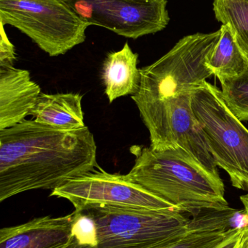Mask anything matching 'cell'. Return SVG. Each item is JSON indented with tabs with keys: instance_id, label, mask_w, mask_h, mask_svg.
<instances>
[{
	"instance_id": "cell-1",
	"label": "cell",
	"mask_w": 248,
	"mask_h": 248,
	"mask_svg": "<svg viewBox=\"0 0 248 248\" xmlns=\"http://www.w3.org/2000/svg\"><path fill=\"white\" fill-rule=\"evenodd\" d=\"M96 141L88 127L66 130L23 120L0 130V202L51 189L95 170Z\"/></svg>"
},
{
	"instance_id": "cell-2",
	"label": "cell",
	"mask_w": 248,
	"mask_h": 248,
	"mask_svg": "<svg viewBox=\"0 0 248 248\" xmlns=\"http://www.w3.org/2000/svg\"><path fill=\"white\" fill-rule=\"evenodd\" d=\"M71 232L64 248H162L189 232L177 210H138L87 205L71 213Z\"/></svg>"
},
{
	"instance_id": "cell-3",
	"label": "cell",
	"mask_w": 248,
	"mask_h": 248,
	"mask_svg": "<svg viewBox=\"0 0 248 248\" xmlns=\"http://www.w3.org/2000/svg\"><path fill=\"white\" fill-rule=\"evenodd\" d=\"M131 153L135 163L126 177L182 214L229 206L220 176L210 173L184 149L132 146Z\"/></svg>"
},
{
	"instance_id": "cell-4",
	"label": "cell",
	"mask_w": 248,
	"mask_h": 248,
	"mask_svg": "<svg viewBox=\"0 0 248 248\" xmlns=\"http://www.w3.org/2000/svg\"><path fill=\"white\" fill-rule=\"evenodd\" d=\"M191 106L217 166L233 186L248 191V130L226 104L221 90L205 81L192 93Z\"/></svg>"
},
{
	"instance_id": "cell-5",
	"label": "cell",
	"mask_w": 248,
	"mask_h": 248,
	"mask_svg": "<svg viewBox=\"0 0 248 248\" xmlns=\"http://www.w3.org/2000/svg\"><path fill=\"white\" fill-rule=\"evenodd\" d=\"M221 35L220 29L185 36L158 61L141 68L139 89L132 100H158L200 87L214 75L207 63Z\"/></svg>"
},
{
	"instance_id": "cell-6",
	"label": "cell",
	"mask_w": 248,
	"mask_h": 248,
	"mask_svg": "<svg viewBox=\"0 0 248 248\" xmlns=\"http://www.w3.org/2000/svg\"><path fill=\"white\" fill-rule=\"evenodd\" d=\"M0 22L20 30L50 57L83 43L90 26L60 0H0Z\"/></svg>"
},
{
	"instance_id": "cell-7",
	"label": "cell",
	"mask_w": 248,
	"mask_h": 248,
	"mask_svg": "<svg viewBox=\"0 0 248 248\" xmlns=\"http://www.w3.org/2000/svg\"><path fill=\"white\" fill-rule=\"evenodd\" d=\"M195 90L135 103L149 131L151 149L163 150L182 147L210 173L219 176L216 163L210 153L205 136L191 106V97Z\"/></svg>"
},
{
	"instance_id": "cell-8",
	"label": "cell",
	"mask_w": 248,
	"mask_h": 248,
	"mask_svg": "<svg viewBox=\"0 0 248 248\" xmlns=\"http://www.w3.org/2000/svg\"><path fill=\"white\" fill-rule=\"evenodd\" d=\"M89 26L136 39L168 24L167 0H60Z\"/></svg>"
},
{
	"instance_id": "cell-9",
	"label": "cell",
	"mask_w": 248,
	"mask_h": 248,
	"mask_svg": "<svg viewBox=\"0 0 248 248\" xmlns=\"http://www.w3.org/2000/svg\"><path fill=\"white\" fill-rule=\"evenodd\" d=\"M50 196L67 200L75 209L104 205L138 210H177L130 181L125 175L103 170H94L70 179L52 190Z\"/></svg>"
},
{
	"instance_id": "cell-10",
	"label": "cell",
	"mask_w": 248,
	"mask_h": 248,
	"mask_svg": "<svg viewBox=\"0 0 248 248\" xmlns=\"http://www.w3.org/2000/svg\"><path fill=\"white\" fill-rule=\"evenodd\" d=\"M27 70L0 65V130L15 126L30 115L41 94Z\"/></svg>"
},
{
	"instance_id": "cell-11",
	"label": "cell",
	"mask_w": 248,
	"mask_h": 248,
	"mask_svg": "<svg viewBox=\"0 0 248 248\" xmlns=\"http://www.w3.org/2000/svg\"><path fill=\"white\" fill-rule=\"evenodd\" d=\"M72 215L43 217L0 230V248H64L69 241Z\"/></svg>"
},
{
	"instance_id": "cell-12",
	"label": "cell",
	"mask_w": 248,
	"mask_h": 248,
	"mask_svg": "<svg viewBox=\"0 0 248 248\" xmlns=\"http://www.w3.org/2000/svg\"><path fill=\"white\" fill-rule=\"evenodd\" d=\"M138 58L128 42L120 50L108 54L102 65L101 78L109 103L138 91L141 73L137 68Z\"/></svg>"
},
{
	"instance_id": "cell-13",
	"label": "cell",
	"mask_w": 248,
	"mask_h": 248,
	"mask_svg": "<svg viewBox=\"0 0 248 248\" xmlns=\"http://www.w3.org/2000/svg\"><path fill=\"white\" fill-rule=\"evenodd\" d=\"M83 97L77 93H41L30 115L36 122L50 126L80 129L86 126L82 108Z\"/></svg>"
},
{
	"instance_id": "cell-14",
	"label": "cell",
	"mask_w": 248,
	"mask_h": 248,
	"mask_svg": "<svg viewBox=\"0 0 248 248\" xmlns=\"http://www.w3.org/2000/svg\"><path fill=\"white\" fill-rule=\"evenodd\" d=\"M221 31L219 42L207 64L219 80L239 77L248 69V59L237 45L230 26L223 24Z\"/></svg>"
},
{
	"instance_id": "cell-15",
	"label": "cell",
	"mask_w": 248,
	"mask_h": 248,
	"mask_svg": "<svg viewBox=\"0 0 248 248\" xmlns=\"http://www.w3.org/2000/svg\"><path fill=\"white\" fill-rule=\"evenodd\" d=\"M190 217L188 218L189 232H228L248 228V216L245 209L230 206L207 208Z\"/></svg>"
},
{
	"instance_id": "cell-16",
	"label": "cell",
	"mask_w": 248,
	"mask_h": 248,
	"mask_svg": "<svg viewBox=\"0 0 248 248\" xmlns=\"http://www.w3.org/2000/svg\"><path fill=\"white\" fill-rule=\"evenodd\" d=\"M215 17L230 26L248 61V0H214Z\"/></svg>"
},
{
	"instance_id": "cell-17",
	"label": "cell",
	"mask_w": 248,
	"mask_h": 248,
	"mask_svg": "<svg viewBox=\"0 0 248 248\" xmlns=\"http://www.w3.org/2000/svg\"><path fill=\"white\" fill-rule=\"evenodd\" d=\"M226 104L241 122L248 120V68L242 75L220 80Z\"/></svg>"
},
{
	"instance_id": "cell-18",
	"label": "cell",
	"mask_w": 248,
	"mask_h": 248,
	"mask_svg": "<svg viewBox=\"0 0 248 248\" xmlns=\"http://www.w3.org/2000/svg\"><path fill=\"white\" fill-rule=\"evenodd\" d=\"M240 231L241 230L228 232H188L176 241L162 248H218Z\"/></svg>"
},
{
	"instance_id": "cell-19",
	"label": "cell",
	"mask_w": 248,
	"mask_h": 248,
	"mask_svg": "<svg viewBox=\"0 0 248 248\" xmlns=\"http://www.w3.org/2000/svg\"><path fill=\"white\" fill-rule=\"evenodd\" d=\"M16 60V51L13 44L9 40L4 25L1 23V41H0V65H13Z\"/></svg>"
},
{
	"instance_id": "cell-20",
	"label": "cell",
	"mask_w": 248,
	"mask_h": 248,
	"mask_svg": "<svg viewBox=\"0 0 248 248\" xmlns=\"http://www.w3.org/2000/svg\"><path fill=\"white\" fill-rule=\"evenodd\" d=\"M245 230L237 232L235 235L233 236L230 240H227L224 244L218 248H241L243 235Z\"/></svg>"
},
{
	"instance_id": "cell-21",
	"label": "cell",
	"mask_w": 248,
	"mask_h": 248,
	"mask_svg": "<svg viewBox=\"0 0 248 248\" xmlns=\"http://www.w3.org/2000/svg\"><path fill=\"white\" fill-rule=\"evenodd\" d=\"M240 248H248V228L246 229L243 233V241Z\"/></svg>"
},
{
	"instance_id": "cell-22",
	"label": "cell",
	"mask_w": 248,
	"mask_h": 248,
	"mask_svg": "<svg viewBox=\"0 0 248 248\" xmlns=\"http://www.w3.org/2000/svg\"><path fill=\"white\" fill-rule=\"evenodd\" d=\"M240 201L243 202L244 205V209L246 210L248 216V194L247 195H242L240 197Z\"/></svg>"
},
{
	"instance_id": "cell-23",
	"label": "cell",
	"mask_w": 248,
	"mask_h": 248,
	"mask_svg": "<svg viewBox=\"0 0 248 248\" xmlns=\"http://www.w3.org/2000/svg\"><path fill=\"white\" fill-rule=\"evenodd\" d=\"M127 1H137V0H127Z\"/></svg>"
}]
</instances>
